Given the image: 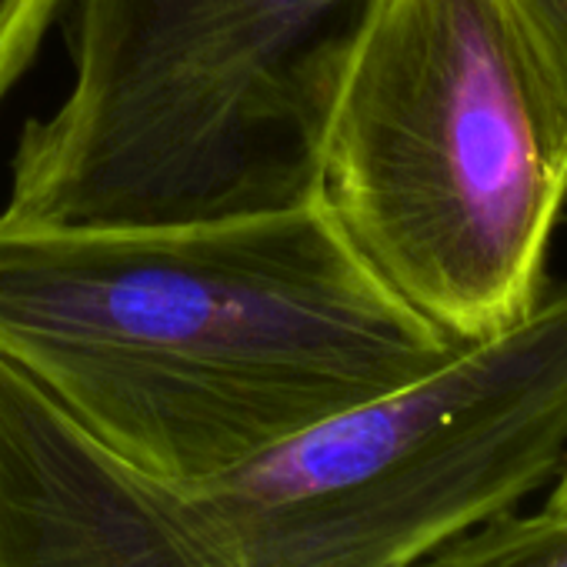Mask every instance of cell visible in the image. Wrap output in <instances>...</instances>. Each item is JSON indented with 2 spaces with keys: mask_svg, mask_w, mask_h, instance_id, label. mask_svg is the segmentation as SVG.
Masks as SVG:
<instances>
[{
  "mask_svg": "<svg viewBox=\"0 0 567 567\" xmlns=\"http://www.w3.org/2000/svg\"><path fill=\"white\" fill-rule=\"evenodd\" d=\"M374 0H74L64 101L24 127L8 227H161L315 200Z\"/></svg>",
  "mask_w": 567,
  "mask_h": 567,
  "instance_id": "277c9868",
  "label": "cell"
},
{
  "mask_svg": "<svg viewBox=\"0 0 567 567\" xmlns=\"http://www.w3.org/2000/svg\"><path fill=\"white\" fill-rule=\"evenodd\" d=\"M567 461V284L514 328L264 454L177 484L111 447L101 507L141 567H404L544 497Z\"/></svg>",
  "mask_w": 567,
  "mask_h": 567,
  "instance_id": "3957f363",
  "label": "cell"
},
{
  "mask_svg": "<svg viewBox=\"0 0 567 567\" xmlns=\"http://www.w3.org/2000/svg\"><path fill=\"white\" fill-rule=\"evenodd\" d=\"M404 567H567V511L534 501L494 514Z\"/></svg>",
  "mask_w": 567,
  "mask_h": 567,
  "instance_id": "5b68a950",
  "label": "cell"
},
{
  "mask_svg": "<svg viewBox=\"0 0 567 567\" xmlns=\"http://www.w3.org/2000/svg\"><path fill=\"white\" fill-rule=\"evenodd\" d=\"M457 348L318 200L161 227L0 224V361L164 481L224 474Z\"/></svg>",
  "mask_w": 567,
  "mask_h": 567,
  "instance_id": "6da1fadb",
  "label": "cell"
},
{
  "mask_svg": "<svg viewBox=\"0 0 567 567\" xmlns=\"http://www.w3.org/2000/svg\"><path fill=\"white\" fill-rule=\"evenodd\" d=\"M315 200L411 311L461 344L520 324L567 200V81L517 0H374Z\"/></svg>",
  "mask_w": 567,
  "mask_h": 567,
  "instance_id": "7a4b0ae2",
  "label": "cell"
},
{
  "mask_svg": "<svg viewBox=\"0 0 567 567\" xmlns=\"http://www.w3.org/2000/svg\"><path fill=\"white\" fill-rule=\"evenodd\" d=\"M517 8L567 81V0H517Z\"/></svg>",
  "mask_w": 567,
  "mask_h": 567,
  "instance_id": "52a82bcc",
  "label": "cell"
},
{
  "mask_svg": "<svg viewBox=\"0 0 567 567\" xmlns=\"http://www.w3.org/2000/svg\"><path fill=\"white\" fill-rule=\"evenodd\" d=\"M68 0H0V101L34 64Z\"/></svg>",
  "mask_w": 567,
  "mask_h": 567,
  "instance_id": "8992f818",
  "label": "cell"
},
{
  "mask_svg": "<svg viewBox=\"0 0 567 567\" xmlns=\"http://www.w3.org/2000/svg\"><path fill=\"white\" fill-rule=\"evenodd\" d=\"M537 504L547 507V511H567V461H564L560 474L554 477V484L544 491V497Z\"/></svg>",
  "mask_w": 567,
  "mask_h": 567,
  "instance_id": "ba28073f",
  "label": "cell"
}]
</instances>
